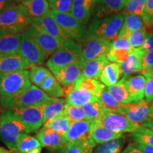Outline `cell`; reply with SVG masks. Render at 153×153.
<instances>
[{"mask_svg": "<svg viewBox=\"0 0 153 153\" xmlns=\"http://www.w3.org/2000/svg\"><path fill=\"white\" fill-rule=\"evenodd\" d=\"M53 97H49L36 85H31L26 90L11 97L0 98L1 106L5 109L24 108L36 105L48 104Z\"/></svg>", "mask_w": 153, "mask_h": 153, "instance_id": "1", "label": "cell"}, {"mask_svg": "<svg viewBox=\"0 0 153 153\" xmlns=\"http://www.w3.org/2000/svg\"><path fill=\"white\" fill-rule=\"evenodd\" d=\"M124 20L123 13H118L103 19H94L86 30L85 38H101L114 41L118 37Z\"/></svg>", "mask_w": 153, "mask_h": 153, "instance_id": "2", "label": "cell"}, {"mask_svg": "<svg viewBox=\"0 0 153 153\" xmlns=\"http://www.w3.org/2000/svg\"><path fill=\"white\" fill-rule=\"evenodd\" d=\"M28 133L26 127L17 118L11 110H7L0 116V139L12 152H16L19 138Z\"/></svg>", "mask_w": 153, "mask_h": 153, "instance_id": "3", "label": "cell"}, {"mask_svg": "<svg viewBox=\"0 0 153 153\" xmlns=\"http://www.w3.org/2000/svg\"><path fill=\"white\" fill-rule=\"evenodd\" d=\"M82 45L70 38L57 52L51 55L46 65L53 73L73 63H82Z\"/></svg>", "mask_w": 153, "mask_h": 153, "instance_id": "4", "label": "cell"}, {"mask_svg": "<svg viewBox=\"0 0 153 153\" xmlns=\"http://www.w3.org/2000/svg\"><path fill=\"white\" fill-rule=\"evenodd\" d=\"M31 25V19L23 13L20 4H11L0 11V30L14 33H22Z\"/></svg>", "mask_w": 153, "mask_h": 153, "instance_id": "5", "label": "cell"}, {"mask_svg": "<svg viewBox=\"0 0 153 153\" xmlns=\"http://www.w3.org/2000/svg\"><path fill=\"white\" fill-rule=\"evenodd\" d=\"M31 86L28 70L0 73V98L11 97Z\"/></svg>", "mask_w": 153, "mask_h": 153, "instance_id": "6", "label": "cell"}, {"mask_svg": "<svg viewBox=\"0 0 153 153\" xmlns=\"http://www.w3.org/2000/svg\"><path fill=\"white\" fill-rule=\"evenodd\" d=\"M94 122L104 128L117 133H136L143 128V126L132 123L123 115L104 108L101 117Z\"/></svg>", "mask_w": 153, "mask_h": 153, "instance_id": "7", "label": "cell"}, {"mask_svg": "<svg viewBox=\"0 0 153 153\" xmlns=\"http://www.w3.org/2000/svg\"><path fill=\"white\" fill-rule=\"evenodd\" d=\"M19 53L31 66L41 65L46 59V55L33 38L30 26L22 33Z\"/></svg>", "mask_w": 153, "mask_h": 153, "instance_id": "8", "label": "cell"}, {"mask_svg": "<svg viewBox=\"0 0 153 153\" xmlns=\"http://www.w3.org/2000/svg\"><path fill=\"white\" fill-rule=\"evenodd\" d=\"M47 104L36 105L24 108L9 109L20 120L28 130V133H33L45 124L44 110Z\"/></svg>", "mask_w": 153, "mask_h": 153, "instance_id": "9", "label": "cell"}, {"mask_svg": "<svg viewBox=\"0 0 153 153\" xmlns=\"http://www.w3.org/2000/svg\"><path fill=\"white\" fill-rule=\"evenodd\" d=\"M113 41L101 38H85L81 45V60L83 66L89 61L106 55L111 49Z\"/></svg>", "mask_w": 153, "mask_h": 153, "instance_id": "10", "label": "cell"}, {"mask_svg": "<svg viewBox=\"0 0 153 153\" xmlns=\"http://www.w3.org/2000/svg\"><path fill=\"white\" fill-rule=\"evenodd\" d=\"M50 14L70 38L79 43H82L85 40V27L71 14H62L54 11H51Z\"/></svg>", "mask_w": 153, "mask_h": 153, "instance_id": "11", "label": "cell"}, {"mask_svg": "<svg viewBox=\"0 0 153 153\" xmlns=\"http://www.w3.org/2000/svg\"><path fill=\"white\" fill-rule=\"evenodd\" d=\"M116 112L123 115L132 123L139 125L151 120V104L145 100L131 104H121Z\"/></svg>", "mask_w": 153, "mask_h": 153, "instance_id": "12", "label": "cell"}, {"mask_svg": "<svg viewBox=\"0 0 153 153\" xmlns=\"http://www.w3.org/2000/svg\"><path fill=\"white\" fill-rule=\"evenodd\" d=\"M30 28L33 38L47 57L57 52L68 41L63 42L53 37L36 24L30 25Z\"/></svg>", "mask_w": 153, "mask_h": 153, "instance_id": "13", "label": "cell"}, {"mask_svg": "<svg viewBox=\"0 0 153 153\" xmlns=\"http://www.w3.org/2000/svg\"><path fill=\"white\" fill-rule=\"evenodd\" d=\"M82 70L83 65L77 62L61 68L53 74L60 85L71 89L82 76Z\"/></svg>", "mask_w": 153, "mask_h": 153, "instance_id": "14", "label": "cell"}, {"mask_svg": "<svg viewBox=\"0 0 153 153\" xmlns=\"http://www.w3.org/2000/svg\"><path fill=\"white\" fill-rule=\"evenodd\" d=\"M31 24L37 25L49 35L61 41L65 42L70 39V38L60 28L54 18L51 16L50 12L45 16L31 19Z\"/></svg>", "mask_w": 153, "mask_h": 153, "instance_id": "15", "label": "cell"}, {"mask_svg": "<svg viewBox=\"0 0 153 153\" xmlns=\"http://www.w3.org/2000/svg\"><path fill=\"white\" fill-rule=\"evenodd\" d=\"M20 53L0 54V73H9L31 68Z\"/></svg>", "mask_w": 153, "mask_h": 153, "instance_id": "16", "label": "cell"}, {"mask_svg": "<svg viewBox=\"0 0 153 153\" xmlns=\"http://www.w3.org/2000/svg\"><path fill=\"white\" fill-rule=\"evenodd\" d=\"M36 137L39 140L41 146L53 150L59 149L62 150L67 144L64 136L45 126L38 131Z\"/></svg>", "mask_w": 153, "mask_h": 153, "instance_id": "17", "label": "cell"}, {"mask_svg": "<svg viewBox=\"0 0 153 153\" xmlns=\"http://www.w3.org/2000/svg\"><path fill=\"white\" fill-rule=\"evenodd\" d=\"M126 4L125 0H97L93 16L96 19H103L118 14L125 8Z\"/></svg>", "mask_w": 153, "mask_h": 153, "instance_id": "18", "label": "cell"}, {"mask_svg": "<svg viewBox=\"0 0 153 153\" xmlns=\"http://www.w3.org/2000/svg\"><path fill=\"white\" fill-rule=\"evenodd\" d=\"M93 123V121L88 120L72 122L68 133L64 136L66 143L91 137V129Z\"/></svg>", "mask_w": 153, "mask_h": 153, "instance_id": "19", "label": "cell"}, {"mask_svg": "<svg viewBox=\"0 0 153 153\" xmlns=\"http://www.w3.org/2000/svg\"><path fill=\"white\" fill-rule=\"evenodd\" d=\"M97 0H74L71 14L80 24H87L95 8Z\"/></svg>", "mask_w": 153, "mask_h": 153, "instance_id": "20", "label": "cell"}, {"mask_svg": "<svg viewBox=\"0 0 153 153\" xmlns=\"http://www.w3.org/2000/svg\"><path fill=\"white\" fill-rule=\"evenodd\" d=\"M20 6L25 16L30 19L45 16L51 11L48 0H28Z\"/></svg>", "mask_w": 153, "mask_h": 153, "instance_id": "21", "label": "cell"}, {"mask_svg": "<svg viewBox=\"0 0 153 153\" xmlns=\"http://www.w3.org/2000/svg\"><path fill=\"white\" fill-rule=\"evenodd\" d=\"M22 33L0 30V54L19 53Z\"/></svg>", "mask_w": 153, "mask_h": 153, "instance_id": "22", "label": "cell"}, {"mask_svg": "<svg viewBox=\"0 0 153 153\" xmlns=\"http://www.w3.org/2000/svg\"><path fill=\"white\" fill-rule=\"evenodd\" d=\"M146 85V78L143 75L127 76L126 85L130 96L133 102H139L145 97V88Z\"/></svg>", "mask_w": 153, "mask_h": 153, "instance_id": "23", "label": "cell"}, {"mask_svg": "<svg viewBox=\"0 0 153 153\" xmlns=\"http://www.w3.org/2000/svg\"><path fill=\"white\" fill-rule=\"evenodd\" d=\"M147 51H143L140 48H133L128 60L122 64H120L123 76H128L132 73L142 72L141 62L143 55Z\"/></svg>", "mask_w": 153, "mask_h": 153, "instance_id": "24", "label": "cell"}, {"mask_svg": "<svg viewBox=\"0 0 153 153\" xmlns=\"http://www.w3.org/2000/svg\"><path fill=\"white\" fill-rule=\"evenodd\" d=\"M99 100V97L85 89L72 88L67 93V103L74 106L82 107L85 104Z\"/></svg>", "mask_w": 153, "mask_h": 153, "instance_id": "25", "label": "cell"}, {"mask_svg": "<svg viewBox=\"0 0 153 153\" xmlns=\"http://www.w3.org/2000/svg\"><path fill=\"white\" fill-rule=\"evenodd\" d=\"M108 63L109 61L107 60L106 55L89 61L83 66L82 76L91 79H99L101 72Z\"/></svg>", "mask_w": 153, "mask_h": 153, "instance_id": "26", "label": "cell"}, {"mask_svg": "<svg viewBox=\"0 0 153 153\" xmlns=\"http://www.w3.org/2000/svg\"><path fill=\"white\" fill-rule=\"evenodd\" d=\"M123 133H117L104 128L94 122L91 129V138L96 144H102L113 140L121 139Z\"/></svg>", "mask_w": 153, "mask_h": 153, "instance_id": "27", "label": "cell"}, {"mask_svg": "<svg viewBox=\"0 0 153 153\" xmlns=\"http://www.w3.org/2000/svg\"><path fill=\"white\" fill-rule=\"evenodd\" d=\"M124 15H125V20L118 38H124L128 40L130 35L133 32L144 28V22L142 16H140L133 14Z\"/></svg>", "mask_w": 153, "mask_h": 153, "instance_id": "28", "label": "cell"}, {"mask_svg": "<svg viewBox=\"0 0 153 153\" xmlns=\"http://www.w3.org/2000/svg\"><path fill=\"white\" fill-rule=\"evenodd\" d=\"M122 74L120 64L115 62L108 63L105 67L104 70L101 72L99 80L107 87H111L117 84L120 75Z\"/></svg>", "mask_w": 153, "mask_h": 153, "instance_id": "29", "label": "cell"}, {"mask_svg": "<svg viewBox=\"0 0 153 153\" xmlns=\"http://www.w3.org/2000/svg\"><path fill=\"white\" fill-rule=\"evenodd\" d=\"M126 78L127 76H123L117 84L111 87L107 88L114 98L120 104H131L134 103L131 97L130 96L127 90L126 85Z\"/></svg>", "mask_w": 153, "mask_h": 153, "instance_id": "30", "label": "cell"}, {"mask_svg": "<svg viewBox=\"0 0 153 153\" xmlns=\"http://www.w3.org/2000/svg\"><path fill=\"white\" fill-rule=\"evenodd\" d=\"M49 97L60 98L65 95V90L55 76L51 74L39 87Z\"/></svg>", "mask_w": 153, "mask_h": 153, "instance_id": "31", "label": "cell"}, {"mask_svg": "<svg viewBox=\"0 0 153 153\" xmlns=\"http://www.w3.org/2000/svg\"><path fill=\"white\" fill-rule=\"evenodd\" d=\"M96 143L91 137L67 143L62 149V153H87L95 147Z\"/></svg>", "mask_w": 153, "mask_h": 153, "instance_id": "32", "label": "cell"}, {"mask_svg": "<svg viewBox=\"0 0 153 153\" xmlns=\"http://www.w3.org/2000/svg\"><path fill=\"white\" fill-rule=\"evenodd\" d=\"M66 104L67 101L65 99L53 98L51 102L45 105L44 110L45 123L57 117L59 115L64 114Z\"/></svg>", "mask_w": 153, "mask_h": 153, "instance_id": "33", "label": "cell"}, {"mask_svg": "<svg viewBox=\"0 0 153 153\" xmlns=\"http://www.w3.org/2000/svg\"><path fill=\"white\" fill-rule=\"evenodd\" d=\"M73 88L85 89L99 97L102 91L104 89L105 86L100 83L98 80L86 78L82 76L80 79L76 82Z\"/></svg>", "mask_w": 153, "mask_h": 153, "instance_id": "34", "label": "cell"}, {"mask_svg": "<svg viewBox=\"0 0 153 153\" xmlns=\"http://www.w3.org/2000/svg\"><path fill=\"white\" fill-rule=\"evenodd\" d=\"M71 123V120L68 116L66 114H62L46 122L44 124V126L53 129V131H56L61 135L65 136L68 133Z\"/></svg>", "mask_w": 153, "mask_h": 153, "instance_id": "35", "label": "cell"}, {"mask_svg": "<svg viewBox=\"0 0 153 153\" xmlns=\"http://www.w3.org/2000/svg\"><path fill=\"white\" fill-rule=\"evenodd\" d=\"M41 147V145L37 137L30 136L27 133H25L21 136L17 143L16 152H19V153H26Z\"/></svg>", "mask_w": 153, "mask_h": 153, "instance_id": "36", "label": "cell"}, {"mask_svg": "<svg viewBox=\"0 0 153 153\" xmlns=\"http://www.w3.org/2000/svg\"><path fill=\"white\" fill-rule=\"evenodd\" d=\"M87 120L94 122L101 117L104 110V107L99 101H95L85 104L82 106Z\"/></svg>", "mask_w": 153, "mask_h": 153, "instance_id": "37", "label": "cell"}, {"mask_svg": "<svg viewBox=\"0 0 153 153\" xmlns=\"http://www.w3.org/2000/svg\"><path fill=\"white\" fill-rule=\"evenodd\" d=\"M51 74V72L44 67L32 66L29 71L30 81L36 86L40 87L44 80Z\"/></svg>", "mask_w": 153, "mask_h": 153, "instance_id": "38", "label": "cell"}, {"mask_svg": "<svg viewBox=\"0 0 153 153\" xmlns=\"http://www.w3.org/2000/svg\"><path fill=\"white\" fill-rule=\"evenodd\" d=\"M123 147L122 140H113L99 145L95 153H121Z\"/></svg>", "mask_w": 153, "mask_h": 153, "instance_id": "39", "label": "cell"}, {"mask_svg": "<svg viewBox=\"0 0 153 153\" xmlns=\"http://www.w3.org/2000/svg\"><path fill=\"white\" fill-rule=\"evenodd\" d=\"M131 50H116L111 48L106 54L107 60L109 62L122 64L128 60L132 53Z\"/></svg>", "mask_w": 153, "mask_h": 153, "instance_id": "40", "label": "cell"}, {"mask_svg": "<svg viewBox=\"0 0 153 153\" xmlns=\"http://www.w3.org/2000/svg\"><path fill=\"white\" fill-rule=\"evenodd\" d=\"M148 0H130L126 2L124 14L142 16Z\"/></svg>", "mask_w": 153, "mask_h": 153, "instance_id": "41", "label": "cell"}, {"mask_svg": "<svg viewBox=\"0 0 153 153\" xmlns=\"http://www.w3.org/2000/svg\"><path fill=\"white\" fill-rule=\"evenodd\" d=\"M99 101H100L104 108L113 111H116L121 104L114 98V97L111 94L108 89L106 88H104V89L100 94Z\"/></svg>", "mask_w": 153, "mask_h": 153, "instance_id": "42", "label": "cell"}, {"mask_svg": "<svg viewBox=\"0 0 153 153\" xmlns=\"http://www.w3.org/2000/svg\"><path fill=\"white\" fill-rule=\"evenodd\" d=\"M64 114L68 116L71 122L87 120L85 111L81 106H74L67 103Z\"/></svg>", "mask_w": 153, "mask_h": 153, "instance_id": "43", "label": "cell"}, {"mask_svg": "<svg viewBox=\"0 0 153 153\" xmlns=\"http://www.w3.org/2000/svg\"><path fill=\"white\" fill-rule=\"evenodd\" d=\"M131 135L135 143L153 147V132L148 129L143 127L140 131L133 133Z\"/></svg>", "mask_w": 153, "mask_h": 153, "instance_id": "44", "label": "cell"}, {"mask_svg": "<svg viewBox=\"0 0 153 153\" xmlns=\"http://www.w3.org/2000/svg\"><path fill=\"white\" fill-rule=\"evenodd\" d=\"M147 36V31L145 28L133 32L128 38L129 43L132 48H140L142 47Z\"/></svg>", "mask_w": 153, "mask_h": 153, "instance_id": "45", "label": "cell"}, {"mask_svg": "<svg viewBox=\"0 0 153 153\" xmlns=\"http://www.w3.org/2000/svg\"><path fill=\"white\" fill-rule=\"evenodd\" d=\"M74 0H54L50 1L51 11L62 14H71V9Z\"/></svg>", "mask_w": 153, "mask_h": 153, "instance_id": "46", "label": "cell"}, {"mask_svg": "<svg viewBox=\"0 0 153 153\" xmlns=\"http://www.w3.org/2000/svg\"><path fill=\"white\" fill-rule=\"evenodd\" d=\"M144 24L148 28L153 27V0H148L142 14Z\"/></svg>", "mask_w": 153, "mask_h": 153, "instance_id": "47", "label": "cell"}, {"mask_svg": "<svg viewBox=\"0 0 153 153\" xmlns=\"http://www.w3.org/2000/svg\"><path fill=\"white\" fill-rule=\"evenodd\" d=\"M111 48L116 50H131L128 40L124 38H117L113 41Z\"/></svg>", "mask_w": 153, "mask_h": 153, "instance_id": "48", "label": "cell"}, {"mask_svg": "<svg viewBox=\"0 0 153 153\" xmlns=\"http://www.w3.org/2000/svg\"><path fill=\"white\" fill-rule=\"evenodd\" d=\"M142 72L146 71L153 67V51H148L143 55L142 58Z\"/></svg>", "mask_w": 153, "mask_h": 153, "instance_id": "49", "label": "cell"}, {"mask_svg": "<svg viewBox=\"0 0 153 153\" xmlns=\"http://www.w3.org/2000/svg\"><path fill=\"white\" fill-rule=\"evenodd\" d=\"M145 101L149 103L153 101V78L147 77L145 88Z\"/></svg>", "mask_w": 153, "mask_h": 153, "instance_id": "50", "label": "cell"}, {"mask_svg": "<svg viewBox=\"0 0 153 153\" xmlns=\"http://www.w3.org/2000/svg\"><path fill=\"white\" fill-rule=\"evenodd\" d=\"M140 48L143 51H147V52L148 51H153V32L148 34L144 44Z\"/></svg>", "mask_w": 153, "mask_h": 153, "instance_id": "51", "label": "cell"}, {"mask_svg": "<svg viewBox=\"0 0 153 153\" xmlns=\"http://www.w3.org/2000/svg\"><path fill=\"white\" fill-rule=\"evenodd\" d=\"M135 147L137 149H139L143 153H153V147L149 146V145H144V144H140V143H134Z\"/></svg>", "mask_w": 153, "mask_h": 153, "instance_id": "52", "label": "cell"}, {"mask_svg": "<svg viewBox=\"0 0 153 153\" xmlns=\"http://www.w3.org/2000/svg\"><path fill=\"white\" fill-rule=\"evenodd\" d=\"M122 153H143L139 149H137L134 143L130 144L128 145V147H126V148L123 150V152Z\"/></svg>", "mask_w": 153, "mask_h": 153, "instance_id": "53", "label": "cell"}, {"mask_svg": "<svg viewBox=\"0 0 153 153\" xmlns=\"http://www.w3.org/2000/svg\"><path fill=\"white\" fill-rule=\"evenodd\" d=\"M13 3L14 2L11 0H0V11L4 10Z\"/></svg>", "mask_w": 153, "mask_h": 153, "instance_id": "54", "label": "cell"}, {"mask_svg": "<svg viewBox=\"0 0 153 153\" xmlns=\"http://www.w3.org/2000/svg\"><path fill=\"white\" fill-rule=\"evenodd\" d=\"M143 127L148 129L149 131L153 132V120H150L143 123Z\"/></svg>", "mask_w": 153, "mask_h": 153, "instance_id": "55", "label": "cell"}, {"mask_svg": "<svg viewBox=\"0 0 153 153\" xmlns=\"http://www.w3.org/2000/svg\"><path fill=\"white\" fill-rule=\"evenodd\" d=\"M143 76H145V77H150L153 78V67L149 69V70H146V71L143 72Z\"/></svg>", "mask_w": 153, "mask_h": 153, "instance_id": "56", "label": "cell"}, {"mask_svg": "<svg viewBox=\"0 0 153 153\" xmlns=\"http://www.w3.org/2000/svg\"><path fill=\"white\" fill-rule=\"evenodd\" d=\"M26 153H41V148L34 149V150H30V151H29V152H28Z\"/></svg>", "mask_w": 153, "mask_h": 153, "instance_id": "57", "label": "cell"}, {"mask_svg": "<svg viewBox=\"0 0 153 153\" xmlns=\"http://www.w3.org/2000/svg\"><path fill=\"white\" fill-rule=\"evenodd\" d=\"M0 153H11L10 151L7 150V149L0 146Z\"/></svg>", "mask_w": 153, "mask_h": 153, "instance_id": "58", "label": "cell"}, {"mask_svg": "<svg viewBox=\"0 0 153 153\" xmlns=\"http://www.w3.org/2000/svg\"><path fill=\"white\" fill-rule=\"evenodd\" d=\"M11 1H13V2H16V3H19V4H21L25 2V1H28V0H11Z\"/></svg>", "mask_w": 153, "mask_h": 153, "instance_id": "59", "label": "cell"}, {"mask_svg": "<svg viewBox=\"0 0 153 153\" xmlns=\"http://www.w3.org/2000/svg\"><path fill=\"white\" fill-rule=\"evenodd\" d=\"M151 120H153V103L151 104V112H150Z\"/></svg>", "mask_w": 153, "mask_h": 153, "instance_id": "60", "label": "cell"}, {"mask_svg": "<svg viewBox=\"0 0 153 153\" xmlns=\"http://www.w3.org/2000/svg\"><path fill=\"white\" fill-rule=\"evenodd\" d=\"M92 150H93V149H91V150H89V152H88L87 153H91V152H92Z\"/></svg>", "mask_w": 153, "mask_h": 153, "instance_id": "61", "label": "cell"}, {"mask_svg": "<svg viewBox=\"0 0 153 153\" xmlns=\"http://www.w3.org/2000/svg\"><path fill=\"white\" fill-rule=\"evenodd\" d=\"M48 2H50V1H54V0H48Z\"/></svg>", "mask_w": 153, "mask_h": 153, "instance_id": "62", "label": "cell"}, {"mask_svg": "<svg viewBox=\"0 0 153 153\" xmlns=\"http://www.w3.org/2000/svg\"><path fill=\"white\" fill-rule=\"evenodd\" d=\"M125 1H126V2H127V1H130V0H125Z\"/></svg>", "mask_w": 153, "mask_h": 153, "instance_id": "63", "label": "cell"}]
</instances>
